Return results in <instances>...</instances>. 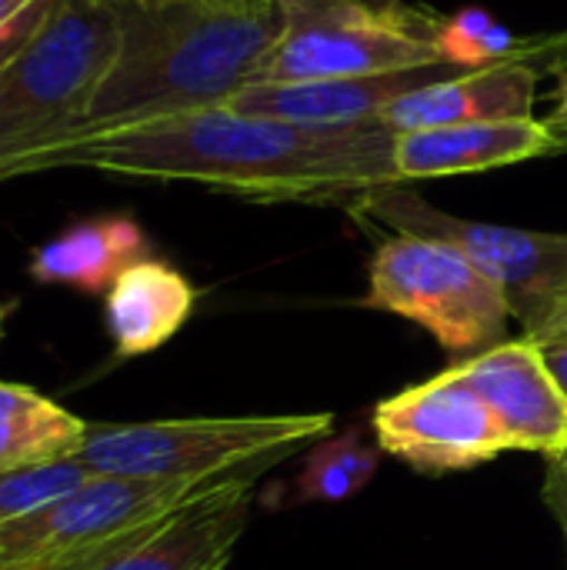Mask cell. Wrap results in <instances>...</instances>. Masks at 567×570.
<instances>
[{"instance_id":"25","label":"cell","mask_w":567,"mask_h":570,"mask_svg":"<svg viewBox=\"0 0 567 570\" xmlns=\"http://www.w3.org/2000/svg\"><path fill=\"white\" fill-rule=\"evenodd\" d=\"M137 7H170V3H187V0H130Z\"/></svg>"},{"instance_id":"21","label":"cell","mask_w":567,"mask_h":570,"mask_svg":"<svg viewBox=\"0 0 567 570\" xmlns=\"http://www.w3.org/2000/svg\"><path fill=\"white\" fill-rule=\"evenodd\" d=\"M541 501L551 511V518L558 521V531L565 538V558H567V451L548 461L545 471V488H541Z\"/></svg>"},{"instance_id":"23","label":"cell","mask_w":567,"mask_h":570,"mask_svg":"<svg viewBox=\"0 0 567 570\" xmlns=\"http://www.w3.org/2000/svg\"><path fill=\"white\" fill-rule=\"evenodd\" d=\"M545 124L558 134V140L565 144V150H567V73H561V90H558L555 110L545 117Z\"/></svg>"},{"instance_id":"13","label":"cell","mask_w":567,"mask_h":570,"mask_svg":"<svg viewBox=\"0 0 567 570\" xmlns=\"http://www.w3.org/2000/svg\"><path fill=\"white\" fill-rule=\"evenodd\" d=\"M271 468L277 464L267 461L244 471L224 491L174 514L104 570H224L247 531L254 488Z\"/></svg>"},{"instance_id":"5","label":"cell","mask_w":567,"mask_h":570,"mask_svg":"<svg viewBox=\"0 0 567 570\" xmlns=\"http://www.w3.org/2000/svg\"><path fill=\"white\" fill-rule=\"evenodd\" d=\"M331 414L180 417L90 424L74 461L107 478H217L261 461H287L331 434Z\"/></svg>"},{"instance_id":"16","label":"cell","mask_w":567,"mask_h":570,"mask_svg":"<svg viewBox=\"0 0 567 570\" xmlns=\"http://www.w3.org/2000/svg\"><path fill=\"white\" fill-rule=\"evenodd\" d=\"M147 257V237L124 214L80 220L30 254V277L47 287H74L80 294H107L110 284Z\"/></svg>"},{"instance_id":"17","label":"cell","mask_w":567,"mask_h":570,"mask_svg":"<svg viewBox=\"0 0 567 570\" xmlns=\"http://www.w3.org/2000/svg\"><path fill=\"white\" fill-rule=\"evenodd\" d=\"M90 424L27 384L0 381V471L70 461Z\"/></svg>"},{"instance_id":"10","label":"cell","mask_w":567,"mask_h":570,"mask_svg":"<svg viewBox=\"0 0 567 570\" xmlns=\"http://www.w3.org/2000/svg\"><path fill=\"white\" fill-rule=\"evenodd\" d=\"M454 367L488 404L511 451H535L548 461L565 454L567 401L531 337H508Z\"/></svg>"},{"instance_id":"24","label":"cell","mask_w":567,"mask_h":570,"mask_svg":"<svg viewBox=\"0 0 567 570\" xmlns=\"http://www.w3.org/2000/svg\"><path fill=\"white\" fill-rule=\"evenodd\" d=\"M33 0H0V27L10 20V17H17L20 10H27Z\"/></svg>"},{"instance_id":"4","label":"cell","mask_w":567,"mask_h":570,"mask_svg":"<svg viewBox=\"0 0 567 570\" xmlns=\"http://www.w3.org/2000/svg\"><path fill=\"white\" fill-rule=\"evenodd\" d=\"M124 0H57L0 73V164L80 127L120 50Z\"/></svg>"},{"instance_id":"19","label":"cell","mask_w":567,"mask_h":570,"mask_svg":"<svg viewBox=\"0 0 567 570\" xmlns=\"http://www.w3.org/2000/svg\"><path fill=\"white\" fill-rule=\"evenodd\" d=\"M381 468V454L374 444L361 438V431H348L338 438H324L304 458V468L291 481L284 498L287 508L301 504H338L361 494Z\"/></svg>"},{"instance_id":"1","label":"cell","mask_w":567,"mask_h":570,"mask_svg":"<svg viewBox=\"0 0 567 570\" xmlns=\"http://www.w3.org/2000/svg\"><path fill=\"white\" fill-rule=\"evenodd\" d=\"M53 167L197 184L257 204H341L348 210L364 194L398 184L394 134L381 124L304 127L227 104L37 144L3 160L0 180Z\"/></svg>"},{"instance_id":"8","label":"cell","mask_w":567,"mask_h":570,"mask_svg":"<svg viewBox=\"0 0 567 570\" xmlns=\"http://www.w3.org/2000/svg\"><path fill=\"white\" fill-rule=\"evenodd\" d=\"M361 304L424 327L451 354L505 344L515 321L505 291L478 264L458 247L418 234H391L378 244Z\"/></svg>"},{"instance_id":"22","label":"cell","mask_w":567,"mask_h":570,"mask_svg":"<svg viewBox=\"0 0 567 570\" xmlns=\"http://www.w3.org/2000/svg\"><path fill=\"white\" fill-rule=\"evenodd\" d=\"M531 341L538 344V351H541V357H545L558 391L565 394L567 401V327H558V331H551L545 337H531Z\"/></svg>"},{"instance_id":"27","label":"cell","mask_w":567,"mask_h":570,"mask_svg":"<svg viewBox=\"0 0 567 570\" xmlns=\"http://www.w3.org/2000/svg\"><path fill=\"white\" fill-rule=\"evenodd\" d=\"M558 327H567V307H565V314H561V321H558ZM558 327H555V331H558Z\"/></svg>"},{"instance_id":"18","label":"cell","mask_w":567,"mask_h":570,"mask_svg":"<svg viewBox=\"0 0 567 570\" xmlns=\"http://www.w3.org/2000/svg\"><path fill=\"white\" fill-rule=\"evenodd\" d=\"M438 50L441 60L461 70H481L495 63H535L545 73L561 70L567 63V30L565 33H538L521 37L508 23H501L485 7H465L458 13H441L438 23Z\"/></svg>"},{"instance_id":"15","label":"cell","mask_w":567,"mask_h":570,"mask_svg":"<svg viewBox=\"0 0 567 570\" xmlns=\"http://www.w3.org/2000/svg\"><path fill=\"white\" fill-rule=\"evenodd\" d=\"M194 284L167 261L144 257L130 264L104 294V321L120 357H140L164 347L194 314Z\"/></svg>"},{"instance_id":"14","label":"cell","mask_w":567,"mask_h":570,"mask_svg":"<svg viewBox=\"0 0 567 570\" xmlns=\"http://www.w3.org/2000/svg\"><path fill=\"white\" fill-rule=\"evenodd\" d=\"M541 77H545L541 67L521 60L495 63L481 70H458L398 97L381 114L378 124L388 127L391 134H404V130L448 127V124L535 117Z\"/></svg>"},{"instance_id":"6","label":"cell","mask_w":567,"mask_h":570,"mask_svg":"<svg viewBox=\"0 0 567 570\" xmlns=\"http://www.w3.org/2000/svg\"><path fill=\"white\" fill-rule=\"evenodd\" d=\"M284 27L251 83L441 67V13L404 0H281Z\"/></svg>"},{"instance_id":"26","label":"cell","mask_w":567,"mask_h":570,"mask_svg":"<svg viewBox=\"0 0 567 570\" xmlns=\"http://www.w3.org/2000/svg\"><path fill=\"white\" fill-rule=\"evenodd\" d=\"M7 317H10V307L0 304V337H3V327H7Z\"/></svg>"},{"instance_id":"9","label":"cell","mask_w":567,"mask_h":570,"mask_svg":"<svg viewBox=\"0 0 567 570\" xmlns=\"http://www.w3.org/2000/svg\"><path fill=\"white\" fill-rule=\"evenodd\" d=\"M371 424L381 451L421 474L471 471L511 451L495 414L454 364L381 401Z\"/></svg>"},{"instance_id":"11","label":"cell","mask_w":567,"mask_h":570,"mask_svg":"<svg viewBox=\"0 0 567 570\" xmlns=\"http://www.w3.org/2000/svg\"><path fill=\"white\" fill-rule=\"evenodd\" d=\"M461 67H421L374 77H338V80H264L241 87L227 107L254 117H274L304 127H368L404 94L434 83Z\"/></svg>"},{"instance_id":"3","label":"cell","mask_w":567,"mask_h":570,"mask_svg":"<svg viewBox=\"0 0 567 570\" xmlns=\"http://www.w3.org/2000/svg\"><path fill=\"white\" fill-rule=\"evenodd\" d=\"M251 468L174 481L90 474L70 494L0 524V570H104L174 514L224 491Z\"/></svg>"},{"instance_id":"2","label":"cell","mask_w":567,"mask_h":570,"mask_svg":"<svg viewBox=\"0 0 567 570\" xmlns=\"http://www.w3.org/2000/svg\"><path fill=\"white\" fill-rule=\"evenodd\" d=\"M281 27V0H124L117 60L74 134L227 104L257 77Z\"/></svg>"},{"instance_id":"7","label":"cell","mask_w":567,"mask_h":570,"mask_svg":"<svg viewBox=\"0 0 567 570\" xmlns=\"http://www.w3.org/2000/svg\"><path fill=\"white\" fill-rule=\"evenodd\" d=\"M351 214L384 224L394 234L434 237L458 247L505 291L525 337H545L558 327L567 307V234L454 217L408 184L364 194Z\"/></svg>"},{"instance_id":"12","label":"cell","mask_w":567,"mask_h":570,"mask_svg":"<svg viewBox=\"0 0 567 570\" xmlns=\"http://www.w3.org/2000/svg\"><path fill=\"white\" fill-rule=\"evenodd\" d=\"M565 144L538 117L475 120L394 134V174L398 184L498 170L535 157L561 154Z\"/></svg>"},{"instance_id":"20","label":"cell","mask_w":567,"mask_h":570,"mask_svg":"<svg viewBox=\"0 0 567 570\" xmlns=\"http://www.w3.org/2000/svg\"><path fill=\"white\" fill-rule=\"evenodd\" d=\"M90 478L84 464L57 461V464H40V468H20V471H0V524L23 518L53 498L70 494Z\"/></svg>"}]
</instances>
